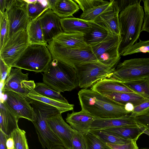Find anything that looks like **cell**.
Listing matches in <instances>:
<instances>
[{
	"instance_id": "db71d44e",
	"label": "cell",
	"mask_w": 149,
	"mask_h": 149,
	"mask_svg": "<svg viewBox=\"0 0 149 149\" xmlns=\"http://www.w3.org/2000/svg\"><path fill=\"white\" fill-rule=\"evenodd\" d=\"M148 54H149V52H148Z\"/></svg>"
},
{
	"instance_id": "9a60e30c",
	"label": "cell",
	"mask_w": 149,
	"mask_h": 149,
	"mask_svg": "<svg viewBox=\"0 0 149 149\" xmlns=\"http://www.w3.org/2000/svg\"><path fill=\"white\" fill-rule=\"evenodd\" d=\"M44 38L47 43L59 34L64 32L61 24L60 18L51 9H49L39 18Z\"/></svg>"
},
{
	"instance_id": "f6af8a7d",
	"label": "cell",
	"mask_w": 149,
	"mask_h": 149,
	"mask_svg": "<svg viewBox=\"0 0 149 149\" xmlns=\"http://www.w3.org/2000/svg\"><path fill=\"white\" fill-rule=\"evenodd\" d=\"M9 136L0 130V149H7L6 142Z\"/></svg>"
},
{
	"instance_id": "d6a6232c",
	"label": "cell",
	"mask_w": 149,
	"mask_h": 149,
	"mask_svg": "<svg viewBox=\"0 0 149 149\" xmlns=\"http://www.w3.org/2000/svg\"><path fill=\"white\" fill-rule=\"evenodd\" d=\"M34 91L40 95L64 103L68 104L67 100L60 93L52 89L44 82L36 84Z\"/></svg>"
},
{
	"instance_id": "60d3db41",
	"label": "cell",
	"mask_w": 149,
	"mask_h": 149,
	"mask_svg": "<svg viewBox=\"0 0 149 149\" xmlns=\"http://www.w3.org/2000/svg\"><path fill=\"white\" fill-rule=\"evenodd\" d=\"M0 76L1 85H3L9 74L12 67H9L0 58Z\"/></svg>"
},
{
	"instance_id": "c3c4849f",
	"label": "cell",
	"mask_w": 149,
	"mask_h": 149,
	"mask_svg": "<svg viewBox=\"0 0 149 149\" xmlns=\"http://www.w3.org/2000/svg\"><path fill=\"white\" fill-rule=\"evenodd\" d=\"M144 4L145 15H149V0H142Z\"/></svg>"
},
{
	"instance_id": "5b68a950",
	"label": "cell",
	"mask_w": 149,
	"mask_h": 149,
	"mask_svg": "<svg viewBox=\"0 0 149 149\" xmlns=\"http://www.w3.org/2000/svg\"><path fill=\"white\" fill-rule=\"evenodd\" d=\"M52 59L47 46L29 44L12 67L37 73L44 72Z\"/></svg>"
},
{
	"instance_id": "5bb4252c",
	"label": "cell",
	"mask_w": 149,
	"mask_h": 149,
	"mask_svg": "<svg viewBox=\"0 0 149 149\" xmlns=\"http://www.w3.org/2000/svg\"><path fill=\"white\" fill-rule=\"evenodd\" d=\"M47 123L54 133L68 149L72 148V139L74 130L63 119L59 113L47 119Z\"/></svg>"
},
{
	"instance_id": "d6986e66",
	"label": "cell",
	"mask_w": 149,
	"mask_h": 149,
	"mask_svg": "<svg viewBox=\"0 0 149 149\" xmlns=\"http://www.w3.org/2000/svg\"><path fill=\"white\" fill-rule=\"evenodd\" d=\"M131 113L122 117L111 118H96L92 123L91 129L102 130L124 126L136 125L134 117Z\"/></svg>"
},
{
	"instance_id": "ab89813d",
	"label": "cell",
	"mask_w": 149,
	"mask_h": 149,
	"mask_svg": "<svg viewBox=\"0 0 149 149\" xmlns=\"http://www.w3.org/2000/svg\"><path fill=\"white\" fill-rule=\"evenodd\" d=\"M149 111V99L134 107L131 113V117H134L144 115Z\"/></svg>"
},
{
	"instance_id": "1f68e13d",
	"label": "cell",
	"mask_w": 149,
	"mask_h": 149,
	"mask_svg": "<svg viewBox=\"0 0 149 149\" xmlns=\"http://www.w3.org/2000/svg\"><path fill=\"white\" fill-rule=\"evenodd\" d=\"M113 1H107L101 5L83 12L79 18L87 21L94 22L98 17L111 7Z\"/></svg>"
},
{
	"instance_id": "816d5d0a",
	"label": "cell",
	"mask_w": 149,
	"mask_h": 149,
	"mask_svg": "<svg viewBox=\"0 0 149 149\" xmlns=\"http://www.w3.org/2000/svg\"><path fill=\"white\" fill-rule=\"evenodd\" d=\"M50 149H68L64 146L60 145L55 146Z\"/></svg>"
},
{
	"instance_id": "f1b7e54d",
	"label": "cell",
	"mask_w": 149,
	"mask_h": 149,
	"mask_svg": "<svg viewBox=\"0 0 149 149\" xmlns=\"http://www.w3.org/2000/svg\"><path fill=\"white\" fill-rule=\"evenodd\" d=\"M26 1L28 14L31 20L38 19L47 10L50 9L48 0Z\"/></svg>"
},
{
	"instance_id": "3957f363",
	"label": "cell",
	"mask_w": 149,
	"mask_h": 149,
	"mask_svg": "<svg viewBox=\"0 0 149 149\" xmlns=\"http://www.w3.org/2000/svg\"><path fill=\"white\" fill-rule=\"evenodd\" d=\"M42 80L52 89L60 93L71 91L79 86L74 68L53 58L44 72Z\"/></svg>"
},
{
	"instance_id": "f35d334b",
	"label": "cell",
	"mask_w": 149,
	"mask_h": 149,
	"mask_svg": "<svg viewBox=\"0 0 149 149\" xmlns=\"http://www.w3.org/2000/svg\"><path fill=\"white\" fill-rule=\"evenodd\" d=\"M71 149H86V143L84 134L74 131L72 139Z\"/></svg>"
},
{
	"instance_id": "ffe728a7",
	"label": "cell",
	"mask_w": 149,
	"mask_h": 149,
	"mask_svg": "<svg viewBox=\"0 0 149 149\" xmlns=\"http://www.w3.org/2000/svg\"><path fill=\"white\" fill-rule=\"evenodd\" d=\"M84 34L63 32L54 37L52 40L62 47L72 48H88L91 46L84 40Z\"/></svg>"
},
{
	"instance_id": "cb8c5ba5",
	"label": "cell",
	"mask_w": 149,
	"mask_h": 149,
	"mask_svg": "<svg viewBox=\"0 0 149 149\" xmlns=\"http://www.w3.org/2000/svg\"><path fill=\"white\" fill-rule=\"evenodd\" d=\"M101 94L124 107L125 104L129 103L132 104L135 107L148 100L134 93L107 92Z\"/></svg>"
},
{
	"instance_id": "836d02e7",
	"label": "cell",
	"mask_w": 149,
	"mask_h": 149,
	"mask_svg": "<svg viewBox=\"0 0 149 149\" xmlns=\"http://www.w3.org/2000/svg\"><path fill=\"white\" fill-rule=\"evenodd\" d=\"M86 149H112L100 139L89 132L84 134Z\"/></svg>"
},
{
	"instance_id": "30bf717a",
	"label": "cell",
	"mask_w": 149,
	"mask_h": 149,
	"mask_svg": "<svg viewBox=\"0 0 149 149\" xmlns=\"http://www.w3.org/2000/svg\"><path fill=\"white\" fill-rule=\"evenodd\" d=\"M121 40L120 36L114 35L91 47L98 62L110 68H115L120 58L119 49Z\"/></svg>"
},
{
	"instance_id": "6da1fadb",
	"label": "cell",
	"mask_w": 149,
	"mask_h": 149,
	"mask_svg": "<svg viewBox=\"0 0 149 149\" xmlns=\"http://www.w3.org/2000/svg\"><path fill=\"white\" fill-rule=\"evenodd\" d=\"M78 94L81 110L95 118H118L131 113L111 99L91 89H83Z\"/></svg>"
},
{
	"instance_id": "ba28073f",
	"label": "cell",
	"mask_w": 149,
	"mask_h": 149,
	"mask_svg": "<svg viewBox=\"0 0 149 149\" xmlns=\"http://www.w3.org/2000/svg\"><path fill=\"white\" fill-rule=\"evenodd\" d=\"M74 68L78 77L79 86L83 89H87L101 80L109 78L115 69L98 61L81 64Z\"/></svg>"
},
{
	"instance_id": "f907efd6",
	"label": "cell",
	"mask_w": 149,
	"mask_h": 149,
	"mask_svg": "<svg viewBox=\"0 0 149 149\" xmlns=\"http://www.w3.org/2000/svg\"><path fill=\"white\" fill-rule=\"evenodd\" d=\"M137 126L143 132V133L149 136V130L144 126L137 124Z\"/></svg>"
},
{
	"instance_id": "7dc6e473",
	"label": "cell",
	"mask_w": 149,
	"mask_h": 149,
	"mask_svg": "<svg viewBox=\"0 0 149 149\" xmlns=\"http://www.w3.org/2000/svg\"><path fill=\"white\" fill-rule=\"evenodd\" d=\"M7 0H0V11L2 14H4L6 11Z\"/></svg>"
},
{
	"instance_id": "7a4b0ae2",
	"label": "cell",
	"mask_w": 149,
	"mask_h": 149,
	"mask_svg": "<svg viewBox=\"0 0 149 149\" xmlns=\"http://www.w3.org/2000/svg\"><path fill=\"white\" fill-rule=\"evenodd\" d=\"M141 1L128 6L120 12L121 40L119 52L120 56L134 44L141 31L145 13L140 4Z\"/></svg>"
},
{
	"instance_id": "4dcf8cb0",
	"label": "cell",
	"mask_w": 149,
	"mask_h": 149,
	"mask_svg": "<svg viewBox=\"0 0 149 149\" xmlns=\"http://www.w3.org/2000/svg\"><path fill=\"white\" fill-rule=\"evenodd\" d=\"M122 82L124 86L135 93L149 99V79Z\"/></svg>"
},
{
	"instance_id": "7402d4cb",
	"label": "cell",
	"mask_w": 149,
	"mask_h": 149,
	"mask_svg": "<svg viewBox=\"0 0 149 149\" xmlns=\"http://www.w3.org/2000/svg\"><path fill=\"white\" fill-rule=\"evenodd\" d=\"M61 23L64 32L85 34L91 29L93 22L80 18L69 17L61 18Z\"/></svg>"
},
{
	"instance_id": "7bdbcfd3",
	"label": "cell",
	"mask_w": 149,
	"mask_h": 149,
	"mask_svg": "<svg viewBox=\"0 0 149 149\" xmlns=\"http://www.w3.org/2000/svg\"><path fill=\"white\" fill-rule=\"evenodd\" d=\"M134 118L137 124L144 126L149 130V111L144 115Z\"/></svg>"
},
{
	"instance_id": "e0dca14e",
	"label": "cell",
	"mask_w": 149,
	"mask_h": 149,
	"mask_svg": "<svg viewBox=\"0 0 149 149\" xmlns=\"http://www.w3.org/2000/svg\"><path fill=\"white\" fill-rule=\"evenodd\" d=\"M95 117L82 110L79 112L73 111L68 113L66 121L76 132L84 134L89 132Z\"/></svg>"
},
{
	"instance_id": "8992f818",
	"label": "cell",
	"mask_w": 149,
	"mask_h": 149,
	"mask_svg": "<svg viewBox=\"0 0 149 149\" xmlns=\"http://www.w3.org/2000/svg\"><path fill=\"white\" fill-rule=\"evenodd\" d=\"M52 57L71 67L90 62L98 61L91 47L72 48L62 47L52 41L47 46Z\"/></svg>"
},
{
	"instance_id": "8d00e7d4",
	"label": "cell",
	"mask_w": 149,
	"mask_h": 149,
	"mask_svg": "<svg viewBox=\"0 0 149 149\" xmlns=\"http://www.w3.org/2000/svg\"><path fill=\"white\" fill-rule=\"evenodd\" d=\"M149 52V40L142 41L139 40V42L130 47L123 54L122 56L138 53H146Z\"/></svg>"
},
{
	"instance_id": "83f0119b",
	"label": "cell",
	"mask_w": 149,
	"mask_h": 149,
	"mask_svg": "<svg viewBox=\"0 0 149 149\" xmlns=\"http://www.w3.org/2000/svg\"><path fill=\"white\" fill-rule=\"evenodd\" d=\"M30 99L38 100L56 108L61 113L74 109V105L67 104L43 96L34 91L32 90L27 95Z\"/></svg>"
},
{
	"instance_id": "b9f144b4",
	"label": "cell",
	"mask_w": 149,
	"mask_h": 149,
	"mask_svg": "<svg viewBox=\"0 0 149 149\" xmlns=\"http://www.w3.org/2000/svg\"><path fill=\"white\" fill-rule=\"evenodd\" d=\"M136 140L123 145H117L107 143L112 149H139L136 143Z\"/></svg>"
},
{
	"instance_id": "e575fe53",
	"label": "cell",
	"mask_w": 149,
	"mask_h": 149,
	"mask_svg": "<svg viewBox=\"0 0 149 149\" xmlns=\"http://www.w3.org/2000/svg\"><path fill=\"white\" fill-rule=\"evenodd\" d=\"M13 139L15 149H29L25 132L19 128L10 136Z\"/></svg>"
},
{
	"instance_id": "9c48e42d",
	"label": "cell",
	"mask_w": 149,
	"mask_h": 149,
	"mask_svg": "<svg viewBox=\"0 0 149 149\" xmlns=\"http://www.w3.org/2000/svg\"><path fill=\"white\" fill-rule=\"evenodd\" d=\"M29 45L26 30L21 29L9 37L0 49V58L12 67Z\"/></svg>"
},
{
	"instance_id": "d4e9b609",
	"label": "cell",
	"mask_w": 149,
	"mask_h": 149,
	"mask_svg": "<svg viewBox=\"0 0 149 149\" xmlns=\"http://www.w3.org/2000/svg\"><path fill=\"white\" fill-rule=\"evenodd\" d=\"M91 89L100 94L107 92L135 93L124 86L122 82L109 78L97 81L91 86Z\"/></svg>"
},
{
	"instance_id": "44dd1931",
	"label": "cell",
	"mask_w": 149,
	"mask_h": 149,
	"mask_svg": "<svg viewBox=\"0 0 149 149\" xmlns=\"http://www.w3.org/2000/svg\"><path fill=\"white\" fill-rule=\"evenodd\" d=\"M103 24L93 22L92 27L84 35L85 42L91 46L97 45L114 36Z\"/></svg>"
},
{
	"instance_id": "4316f807",
	"label": "cell",
	"mask_w": 149,
	"mask_h": 149,
	"mask_svg": "<svg viewBox=\"0 0 149 149\" xmlns=\"http://www.w3.org/2000/svg\"><path fill=\"white\" fill-rule=\"evenodd\" d=\"M125 139L137 141L143 132L136 125L124 126L102 129Z\"/></svg>"
},
{
	"instance_id": "11a10c76",
	"label": "cell",
	"mask_w": 149,
	"mask_h": 149,
	"mask_svg": "<svg viewBox=\"0 0 149 149\" xmlns=\"http://www.w3.org/2000/svg\"><path fill=\"white\" fill-rule=\"evenodd\" d=\"M14 149H15V148Z\"/></svg>"
},
{
	"instance_id": "d590c367",
	"label": "cell",
	"mask_w": 149,
	"mask_h": 149,
	"mask_svg": "<svg viewBox=\"0 0 149 149\" xmlns=\"http://www.w3.org/2000/svg\"><path fill=\"white\" fill-rule=\"evenodd\" d=\"M0 49L9 38V25L6 11L5 13H0Z\"/></svg>"
},
{
	"instance_id": "f546056e",
	"label": "cell",
	"mask_w": 149,
	"mask_h": 149,
	"mask_svg": "<svg viewBox=\"0 0 149 149\" xmlns=\"http://www.w3.org/2000/svg\"><path fill=\"white\" fill-rule=\"evenodd\" d=\"M89 132L97 136L106 143L123 145L133 141L122 138L103 130L91 129Z\"/></svg>"
},
{
	"instance_id": "ee69618b",
	"label": "cell",
	"mask_w": 149,
	"mask_h": 149,
	"mask_svg": "<svg viewBox=\"0 0 149 149\" xmlns=\"http://www.w3.org/2000/svg\"><path fill=\"white\" fill-rule=\"evenodd\" d=\"M138 0H116L120 12L128 6L138 2Z\"/></svg>"
},
{
	"instance_id": "484cf974",
	"label": "cell",
	"mask_w": 149,
	"mask_h": 149,
	"mask_svg": "<svg viewBox=\"0 0 149 149\" xmlns=\"http://www.w3.org/2000/svg\"><path fill=\"white\" fill-rule=\"evenodd\" d=\"M26 31L29 45L47 46L48 43L45 40L40 23L38 19L30 21L27 26Z\"/></svg>"
},
{
	"instance_id": "681fc988",
	"label": "cell",
	"mask_w": 149,
	"mask_h": 149,
	"mask_svg": "<svg viewBox=\"0 0 149 149\" xmlns=\"http://www.w3.org/2000/svg\"><path fill=\"white\" fill-rule=\"evenodd\" d=\"M134 105L132 103H129L125 104L124 107L125 110L129 113L132 112L134 109Z\"/></svg>"
},
{
	"instance_id": "ac0fdd59",
	"label": "cell",
	"mask_w": 149,
	"mask_h": 149,
	"mask_svg": "<svg viewBox=\"0 0 149 149\" xmlns=\"http://www.w3.org/2000/svg\"><path fill=\"white\" fill-rule=\"evenodd\" d=\"M0 106V130L9 136L19 128L18 122L20 118L6 105L1 99Z\"/></svg>"
},
{
	"instance_id": "603a6c76",
	"label": "cell",
	"mask_w": 149,
	"mask_h": 149,
	"mask_svg": "<svg viewBox=\"0 0 149 149\" xmlns=\"http://www.w3.org/2000/svg\"><path fill=\"white\" fill-rule=\"evenodd\" d=\"M48 1L50 9L61 18L72 16L79 9L78 5L73 0H48Z\"/></svg>"
},
{
	"instance_id": "7c38bea8",
	"label": "cell",
	"mask_w": 149,
	"mask_h": 149,
	"mask_svg": "<svg viewBox=\"0 0 149 149\" xmlns=\"http://www.w3.org/2000/svg\"><path fill=\"white\" fill-rule=\"evenodd\" d=\"M27 5L26 0H7L6 12L9 25V38L21 29L26 30L31 20L28 14Z\"/></svg>"
},
{
	"instance_id": "8fae6325",
	"label": "cell",
	"mask_w": 149,
	"mask_h": 149,
	"mask_svg": "<svg viewBox=\"0 0 149 149\" xmlns=\"http://www.w3.org/2000/svg\"><path fill=\"white\" fill-rule=\"evenodd\" d=\"M3 98L1 99L6 105L20 118H24L32 122L36 117L30 104L31 99L12 90H1Z\"/></svg>"
},
{
	"instance_id": "2e32d148",
	"label": "cell",
	"mask_w": 149,
	"mask_h": 149,
	"mask_svg": "<svg viewBox=\"0 0 149 149\" xmlns=\"http://www.w3.org/2000/svg\"><path fill=\"white\" fill-rule=\"evenodd\" d=\"M119 13L116 0H113L111 7L98 17L94 22L103 24L113 35L120 36Z\"/></svg>"
},
{
	"instance_id": "52a82bcc",
	"label": "cell",
	"mask_w": 149,
	"mask_h": 149,
	"mask_svg": "<svg viewBox=\"0 0 149 149\" xmlns=\"http://www.w3.org/2000/svg\"><path fill=\"white\" fill-rule=\"evenodd\" d=\"M109 78L122 82L149 79V58L125 60L117 65Z\"/></svg>"
},
{
	"instance_id": "277c9868",
	"label": "cell",
	"mask_w": 149,
	"mask_h": 149,
	"mask_svg": "<svg viewBox=\"0 0 149 149\" xmlns=\"http://www.w3.org/2000/svg\"><path fill=\"white\" fill-rule=\"evenodd\" d=\"M31 103L36 119L32 122L42 147L50 149L57 145L63 144L48 126L47 119L59 113L56 107L40 101L31 99Z\"/></svg>"
},
{
	"instance_id": "bcb514c9",
	"label": "cell",
	"mask_w": 149,
	"mask_h": 149,
	"mask_svg": "<svg viewBox=\"0 0 149 149\" xmlns=\"http://www.w3.org/2000/svg\"><path fill=\"white\" fill-rule=\"evenodd\" d=\"M6 146L7 149H14L15 148L13 139L10 136H9L7 140Z\"/></svg>"
},
{
	"instance_id": "74e56055",
	"label": "cell",
	"mask_w": 149,
	"mask_h": 149,
	"mask_svg": "<svg viewBox=\"0 0 149 149\" xmlns=\"http://www.w3.org/2000/svg\"><path fill=\"white\" fill-rule=\"evenodd\" d=\"M79 7L84 12L95 6L101 5L107 1L106 0H74Z\"/></svg>"
},
{
	"instance_id": "f5cc1de1",
	"label": "cell",
	"mask_w": 149,
	"mask_h": 149,
	"mask_svg": "<svg viewBox=\"0 0 149 149\" xmlns=\"http://www.w3.org/2000/svg\"><path fill=\"white\" fill-rule=\"evenodd\" d=\"M140 149H149V148H141Z\"/></svg>"
},
{
	"instance_id": "4fadbf2b",
	"label": "cell",
	"mask_w": 149,
	"mask_h": 149,
	"mask_svg": "<svg viewBox=\"0 0 149 149\" xmlns=\"http://www.w3.org/2000/svg\"><path fill=\"white\" fill-rule=\"evenodd\" d=\"M21 69L12 68L1 90H12L25 96L34 89L36 84L33 81L28 80L29 74L22 72Z\"/></svg>"
}]
</instances>
